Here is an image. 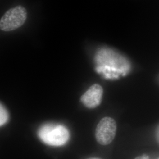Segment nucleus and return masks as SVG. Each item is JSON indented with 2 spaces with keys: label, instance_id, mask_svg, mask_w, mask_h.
Segmentation results:
<instances>
[{
  "label": "nucleus",
  "instance_id": "nucleus-6",
  "mask_svg": "<svg viewBox=\"0 0 159 159\" xmlns=\"http://www.w3.org/2000/svg\"><path fill=\"white\" fill-rule=\"evenodd\" d=\"M134 159H150V158H149V157L148 156L147 154H143L142 156H137ZM158 159H159V158Z\"/></svg>",
  "mask_w": 159,
  "mask_h": 159
},
{
  "label": "nucleus",
  "instance_id": "nucleus-2",
  "mask_svg": "<svg viewBox=\"0 0 159 159\" xmlns=\"http://www.w3.org/2000/svg\"><path fill=\"white\" fill-rule=\"evenodd\" d=\"M27 12L23 6H18L8 10L1 17L0 29L4 31H11L22 26L27 19Z\"/></svg>",
  "mask_w": 159,
  "mask_h": 159
},
{
  "label": "nucleus",
  "instance_id": "nucleus-8",
  "mask_svg": "<svg viewBox=\"0 0 159 159\" xmlns=\"http://www.w3.org/2000/svg\"></svg>",
  "mask_w": 159,
  "mask_h": 159
},
{
  "label": "nucleus",
  "instance_id": "nucleus-1",
  "mask_svg": "<svg viewBox=\"0 0 159 159\" xmlns=\"http://www.w3.org/2000/svg\"><path fill=\"white\" fill-rule=\"evenodd\" d=\"M38 136L47 145L61 146L68 142L70 134L64 125L48 123L40 127L38 130Z\"/></svg>",
  "mask_w": 159,
  "mask_h": 159
},
{
  "label": "nucleus",
  "instance_id": "nucleus-4",
  "mask_svg": "<svg viewBox=\"0 0 159 159\" xmlns=\"http://www.w3.org/2000/svg\"><path fill=\"white\" fill-rule=\"evenodd\" d=\"M102 87L98 84H94L81 96V102L87 108H96L102 102Z\"/></svg>",
  "mask_w": 159,
  "mask_h": 159
},
{
  "label": "nucleus",
  "instance_id": "nucleus-5",
  "mask_svg": "<svg viewBox=\"0 0 159 159\" xmlns=\"http://www.w3.org/2000/svg\"><path fill=\"white\" fill-rule=\"evenodd\" d=\"M8 119L7 111L4 106L1 104L0 106V125L1 126L5 125Z\"/></svg>",
  "mask_w": 159,
  "mask_h": 159
},
{
  "label": "nucleus",
  "instance_id": "nucleus-3",
  "mask_svg": "<svg viewBox=\"0 0 159 159\" xmlns=\"http://www.w3.org/2000/svg\"><path fill=\"white\" fill-rule=\"evenodd\" d=\"M117 125L115 120L105 117L100 121L96 129V139L100 144L106 146L113 142L116 136Z\"/></svg>",
  "mask_w": 159,
  "mask_h": 159
},
{
  "label": "nucleus",
  "instance_id": "nucleus-7",
  "mask_svg": "<svg viewBox=\"0 0 159 159\" xmlns=\"http://www.w3.org/2000/svg\"><path fill=\"white\" fill-rule=\"evenodd\" d=\"M157 138H158V140H159V129H158V131H157Z\"/></svg>",
  "mask_w": 159,
  "mask_h": 159
}]
</instances>
